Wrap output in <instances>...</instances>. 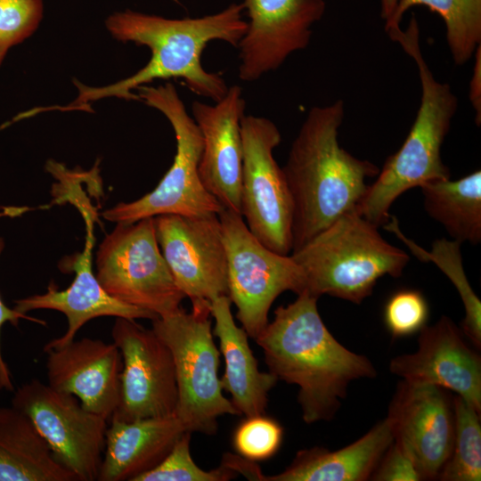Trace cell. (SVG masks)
<instances>
[{
  "label": "cell",
  "instance_id": "6da1fadb",
  "mask_svg": "<svg viewBox=\"0 0 481 481\" xmlns=\"http://www.w3.org/2000/svg\"><path fill=\"white\" fill-rule=\"evenodd\" d=\"M243 11V4L232 3L220 12L196 18L168 19L132 10L112 13L105 22L110 35L121 42L147 46L151 59L136 73L109 86L91 87L76 81L78 95L73 104L83 109L107 97L139 100L134 90L169 78H180L193 94L218 102L228 86L219 74L202 67L201 54L214 40L238 46L247 29Z\"/></svg>",
  "mask_w": 481,
  "mask_h": 481
},
{
  "label": "cell",
  "instance_id": "7a4b0ae2",
  "mask_svg": "<svg viewBox=\"0 0 481 481\" xmlns=\"http://www.w3.org/2000/svg\"><path fill=\"white\" fill-rule=\"evenodd\" d=\"M318 298L303 291L292 303L280 306L255 338L269 371L298 387V402L307 424L331 420L353 380L377 375L366 356L350 351L330 332Z\"/></svg>",
  "mask_w": 481,
  "mask_h": 481
},
{
  "label": "cell",
  "instance_id": "3957f363",
  "mask_svg": "<svg viewBox=\"0 0 481 481\" xmlns=\"http://www.w3.org/2000/svg\"><path fill=\"white\" fill-rule=\"evenodd\" d=\"M344 116L342 100L313 107L282 167L293 203L292 251L355 209L369 186L367 179L379 171L339 145Z\"/></svg>",
  "mask_w": 481,
  "mask_h": 481
},
{
  "label": "cell",
  "instance_id": "277c9868",
  "mask_svg": "<svg viewBox=\"0 0 481 481\" xmlns=\"http://www.w3.org/2000/svg\"><path fill=\"white\" fill-rule=\"evenodd\" d=\"M387 33L414 60L421 96L415 120L404 143L387 159L355 208L378 226L389 220L392 204L404 192L451 177L449 168L443 162L441 150L458 107V99L451 86L435 78L422 55L415 14H412L405 30L398 27Z\"/></svg>",
  "mask_w": 481,
  "mask_h": 481
},
{
  "label": "cell",
  "instance_id": "5b68a950",
  "mask_svg": "<svg viewBox=\"0 0 481 481\" xmlns=\"http://www.w3.org/2000/svg\"><path fill=\"white\" fill-rule=\"evenodd\" d=\"M378 228L350 210L292 251L305 276V291L361 304L379 279L400 277L410 257L387 242Z\"/></svg>",
  "mask_w": 481,
  "mask_h": 481
},
{
  "label": "cell",
  "instance_id": "8992f818",
  "mask_svg": "<svg viewBox=\"0 0 481 481\" xmlns=\"http://www.w3.org/2000/svg\"><path fill=\"white\" fill-rule=\"evenodd\" d=\"M209 306V301L192 302L190 312L180 307L155 318L151 329L172 354L178 391L175 416L186 431L211 436L219 417L240 414L223 394Z\"/></svg>",
  "mask_w": 481,
  "mask_h": 481
},
{
  "label": "cell",
  "instance_id": "52a82bcc",
  "mask_svg": "<svg viewBox=\"0 0 481 481\" xmlns=\"http://www.w3.org/2000/svg\"><path fill=\"white\" fill-rule=\"evenodd\" d=\"M138 99L160 111L174 130L176 151L173 163L151 192L132 202H121L102 213L114 223H134L161 215L199 216L219 214L223 206L205 188L199 175L203 142L194 119L172 83L142 86Z\"/></svg>",
  "mask_w": 481,
  "mask_h": 481
},
{
  "label": "cell",
  "instance_id": "ba28073f",
  "mask_svg": "<svg viewBox=\"0 0 481 481\" xmlns=\"http://www.w3.org/2000/svg\"><path fill=\"white\" fill-rule=\"evenodd\" d=\"M96 268L111 297L158 317L177 311L185 298L160 250L154 217L117 223L99 246Z\"/></svg>",
  "mask_w": 481,
  "mask_h": 481
},
{
  "label": "cell",
  "instance_id": "9c48e42d",
  "mask_svg": "<svg viewBox=\"0 0 481 481\" xmlns=\"http://www.w3.org/2000/svg\"><path fill=\"white\" fill-rule=\"evenodd\" d=\"M218 217L227 257L228 297L248 336L265 328L269 310L285 291H305V276L290 254H279L262 244L241 215L224 208Z\"/></svg>",
  "mask_w": 481,
  "mask_h": 481
},
{
  "label": "cell",
  "instance_id": "30bf717a",
  "mask_svg": "<svg viewBox=\"0 0 481 481\" xmlns=\"http://www.w3.org/2000/svg\"><path fill=\"white\" fill-rule=\"evenodd\" d=\"M243 164L240 215L253 235L282 255L292 251L293 203L282 170L273 157L281 135L264 117L244 115L240 123Z\"/></svg>",
  "mask_w": 481,
  "mask_h": 481
},
{
  "label": "cell",
  "instance_id": "8fae6325",
  "mask_svg": "<svg viewBox=\"0 0 481 481\" xmlns=\"http://www.w3.org/2000/svg\"><path fill=\"white\" fill-rule=\"evenodd\" d=\"M12 406L31 420L55 460L77 481L98 480L109 423L104 417L37 379L16 390Z\"/></svg>",
  "mask_w": 481,
  "mask_h": 481
},
{
  "label": "cell",
  "instance_id": "7c38bea8",
  "mask_svg": "<svg viewBox=\"0 0 481 481\" xmlns=\"http://www.w3.org/2000/svg\"><path fill=\"white\" fill-rule=\"evenodd\" d=\"M111 337L122 356L119 402L111 419L174 415L178 391L168 346L152 329L122 317L116 318Z\"/></svg>",
  "mask_w": 481,
  "mask_h": 481
},
{
  "label": "cell",
  "instance_id": "4fadbf2b",
  "mask_svg": "<svg viewBox=\"0 0 481 481\" xmlns=\"http://www.w3.org/2000/svg\"><path fill=\"white\" fill-rule=\"evenodd\" d=\"M157 240L172 276L192 302L228 296L227 257L218 214L154 217Z\"/></svg>",
  "mask_w": 481,
  "mask_h": 481
},
{
  "label": "cell",
  "instance_id": "5bb4252c",
  "mask_svg": "<svg viewBox=\"0 0 481 481\" xmlns=\"http://www.w3.org/2000/svg\"><path fill=\"white\" fill-rule=\"evenodd\" d=\"M249 20L238 44L239 77L253 82L279 69L307 47L312 27L325 12L324 0H244Z\"/></svg>",
  "mask_w": 481,
  "mask_h": 481
},
{
  "label": "cell",
  "instance_id": "9a60e30c",
  "mask_svg": "<svg viewBox=\"0 0 481 481\" xmlns=\"http://www.w3.org/2000/svg\"><path fill=\"white\" fill-rule=\"evenodd\" d=\"M386 418L394 439L411 455L422 480L437 479L453 443V397L449 391L402 380Z\"/></svg>",
  "mask_w": 481,
  "mask_h": 481
},
{
  "label": "cell",
  "instance_id": "2e32d148",
  "mask_svg": "<svg viewBox=\"0 0 481 481\" xmlns=\"http://www.w3.org/2000/svg\"><path fill=\"white\" fill-rule=\"evenodd\" d=\"M418 349L397 355L390 371L410 383L452 391L481 412V358L447 316L419 332Z\"/></svg>",
  "mask_w": 481,
  "mask_h": 481
},
{
  "label": "cell",
  "instance_id": "e0dca14e",
  "mask_svg": "<svg viewBox=\"0 0 481 481\" xmlns=\"http://www.w3.org/2000/svg\"><path fill=\"white\" fill-rule=\"evenodd\" d=\"M246 102L242 89L232 86L214 104L194 101L192 118L201 134L203 149L199 175L205 188L224 208L240 215L243 146L240 123Z\"/></svg>",
  "mask_w": 481,
  "mask_h": 481
},
{
  "label": "cell",
  "instance_id": "ac0fdd59",
  "mask_svg": "<svg viewBox=\"0 0 481 481\" xmlns=\"http://www.w3.org/2000/svg\"><path fill=\"white\" fill-rule=\"evenodd\" d=\"M45 352L47 384L110 421L120 395L122 356L117 345L83 338Z\"/></svg>",
  "mask_w": 481,
  "mask_h": 481
},
{
  "label": "cell",
  "instance_id": "d6986e66",
  "mask_svg": "<svg viewBox=\"0 0 481 481\" xmlns=\"http://www.w3.org/2000/svg\"><path fill=\"white\" fill-rule=\"evenodd\" d=\"M93 239L88 234L86 246L75 265L76 276L65 289L50 284L47 291L15 300L14 309L27 314L37 309H50L63 314L68 322L66 331L50 340L44 351L61 347L75 339L77 331L89 321L102 316L122 317L131 320H154V314L125 304L111 297L100 284L92 270L91 251Z\"/></svg>",
  "mask_w": 481,
  "mask_h": 481
},
{
  "label": "cell",
  "instance_id": "ffe728a7",
  "mask_svg": "<svg viewBox=\"0 0 481 481\" xmlns=\"http://www.w3.org/2000/svg\"><path fill=\"white\" fill-rule=\"evenodd\" d=\"M394 441L387 418L354 443L336 451L323 447L303 449L281 472L266 476L252 461L241 475L255 481H365Z\"/></svg>",
  "mask_w": 481,
  "mask_h": 481
},
{
  "label": "cell",
  "instance_id": "44dd1931",
  "mask_svg": "<svg viewBox=\"0 0 481 481\" xmlns=\"http://www.w3.org/2000/svg\"><path fill=\"white\" fill-rule=\"evenodd\" d=\"M109 423L98 481H135L157 466L186 431L175 414Z\"/></svg>",
  "mask_w": 481,
  "mask_h": 481
},
{
  "label": "cell",
  "instance_id": "7402d4cb",
  "mask_svg": "<svg viewBox=\"0 0 481 481\" xmlns=\"http://www.w3.org/2000/svg\"><path fill=\"white\" fill-rule=\"evenodd\" d=\"M228 296H220L210 302V315L215 320L213 334L219 339L220 354L224 359V371L220 379L223 390L230 395L239 414L245 417L265 414L268 394L278 379L262 372L248 341V334L238 327Z\"/></svg>",
  "mask_w": 481,
  "mask_h": 481
},
{
  "label": "cell",
  "instance_id": "603a6c76",
  "mask_svg": "<svg viewBox=\"0 0 481 481\" xmlns=\"http://www.w3.org/2000/svg\"><path fill=\"white\" fill-rule=\"evenodd\" d=\"M0 481H77L53 457L31 420L0 407Z\"/></svg>",
  "mask_w": 481,
  "mask_h": 481
},
{
  "label": "cell",
  "instance_id": "cb8c5ba5",
  "mask_svg": "<svg viewBox=\"0 0 481 481\" xmlns=\"http://www.w3.org/2000/svg\"><path fill=\"white\" fill-rule=\"evenodd\" d=\"M427 214L440 223L452 240L474 245L481 241V171L457 180L442 179L420 187Z\"/></svg>",
  "mask_w": 481,
  "mask_h": 481
},
{
  "label": "cell",
  "instance_id": "d4e9b609",
  "mask_svg": "<svg viewBox=\"0 0 481 481\" xmlns=\"http://www.w3.org/2000/svg\"><path fill=\"white\" fill-rule=\"evenodd\" d=\"M417 5L440 15L454 62L465 64L481 43V0H398L394 13L385 21L386 31L400 27L404 14Z\"/></svg>",
  "mask_w": 481,
  "mask_h": 481
},
{
  "label": "cell",
  "instance_id": "484cf974",
  "mask_svg": "<svg viewBox=\"0 0 481 481\" xmlns=\"http://www.w3.org/2000/svg\"><path fill=\"white\" fill-rule=\"evenodd\" d=\"M383 226L402 240L418 259L424 262L432 261L450 279L464 306L462 332L476 347L480 348L481 302L467 279L462 265L461 243L445 238L437 239L432 243L431 250L427 251L403 234L398 226V220L395 216H390L389 220Z\"/></svg>",
  "mask_w": 481,
  "mask_h": 481
},
{
  "label": "cell",
  "instance_id": "4316f807",
  "mask_svg": "<svg viewBox=\"0 0 481 481\" xmlns=\"http://www.w3.org/2000/svg\"><path fill=\"white\" fill-rule=\"evenodd\" d=\"M454 436L452 452L437 479L480 481V412L460 395L453 397Z\"/></svg>",
  "mask_w": 481,
  "mask_h": 481
},
{
  "label": "cell",
  "instance_id": "83f0119b",
  "mask_svg": "<svg viewBox=\"0 0 481 481\" xmlns=\"http://www.w3.org/2000/svg\"><path fill=\"white\" fill-rule=\"evenodd\" d=\"M192 434L185 431L157 466L135 481H228L237 477V472L222 463L211 470L200 468L191 454Z\"/></svg>",
  "mask_w": 481,
  "mask_h": 481
},
{
  "label": "cell",
  "instance_id": "f1b7e54d",
  "mask_svg": "<svg viewBox=\"0 0 481 481\" xmlns=\"http://www.w3.org/2000/svg\"><path fill=\"white\" fill-rule=\"evenodd\" d=\"M283 438L280 423L265 414L246 417L235 429L232 445L240 456L256 461L273 456Z\"/></svg>",
  "mask_w": 481,
  "mask_h": 481
},
{
  "label": "cell",
  "instance_id": "f546056e",
  "mask_svg": "<svg viewBox=\"0 0 481 481\" xmlns=\"http://www.w3.org/2000/svg\"><path fill=\"white\" fill-rule=\"evenodd\" d=\"M43 12V0H0V65L10 48L36 31Z\"/></svg>",
  "mask_w": 481,
  "mask_h": 481
},
{
  "label": "cell",
  "instance_id": "4dcf8cb0",
  "mask_svg": "<svg viewBox=\"0 0 481 481\" xmlns=\"http://www.w3.org/2000/svg\"><path fill=\"white\" fill-rule=\"evenodd\" d=\"M428 304L417 289H400L387 301L384 323L394 338H404L418 333L428 322Z\"/></svg>",
  "mask_w": 481,
  "mask_h": 481
},
{
  "label": "cell",
  "instance_id": "1f68e13d",
  "mask_svg": "<svg viewBox=\"0 0 481 481\" xmlns=\"http://www.w3.org/2000/svg\"><path fill=\"white\" fill-rule=\"evenodd\" d=\"M370 479L374 481L422 480L411 455L395 439L381 457Z\"/></svg>",
  "mask_w": 481,
  "mask_h": 481
},
{
  "label": "cell",
  "instance_id": "d6a6232c",
  "mask_svg": "<svg viewBox=\"0 0 481 481\" xmlns=\"http://www.w3.org/2000/svg\"><path fill=\"white\" fill-rule=\"evenodd\" d=\"M4 248V241L2 237H0V256ZM25 319L37 322L39 324L45 325V322L33 318L24 314L17 312L14 308L8 307L0 297V337L1 330L6 322H10L13 326H18L20 320ZM0 388L5 389L7 391H13V383L12 376L11 371L4 359L1 346V338H0Z\"/></svg>",
  "mask_w": 481,
  "mask_h": 481
},
{
  "label": "cell",
  "instance_id": "836d02e7",
  "mask_svg": "<svg viewBox=\"0 0 481 481\" xmlns=\"http://www.w3.org/2000/svg\"><path fill=\"white\" fill-rule=\"evenodd\" d=\"M475 64L473 75L470 79L469 100L476 111V123L479 126L481 121V47L475 52Z\"/></svg>",
  "mask_w": 481,
  "mask_h": 481
},
{
  "label": "cell",
  "instance_id": "e575fe53",
  "mask_svg": "<svg viewBox=\"0 0 481 481\" xmlns=\"http://www.w3.org/2000/svg\"><path fill=\"white\" fill-rule=\"evenodd\" d=\"M381 3V17L387 21L394 13L398 0H380Z\"/></svg>",
  "mask_w": 481,
  "mask_h": 481
}]
</instances>
